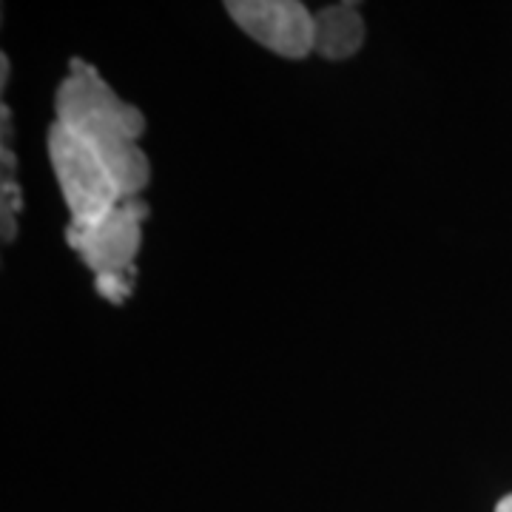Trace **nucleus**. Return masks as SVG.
I'll return each instance as SVG.
<instances>
[{
    "instance_id": "nucleus-6",
    "label": "nucleus",
    "mask_w": 512,
    "mask_h": 512,
    "mask_svg": "<svg viewBox=\"0 0 512 512\" xmlns=\"http://www.w3.org/2000/svg\"><path fill=\"white\" fill-rule=\"evenodd\" d=\"M92 143V140H89ZM100 146L111 177L123 200H143V191L151 183V160L140 143H94Z\"/></svg>"
},
{
    "instance_id": "nucleus-2",
    "label": "nucleus",
    "mask_w": 512,
    "mask_h": 512,
    "mask_svg": "<svg viewBox=\"0 0 512 512\" xmlns=\"http://www.w3.org/2000/svg\"><path fill=\"white\" fill-rule=\"evenodd\" d=\"M46 154L63 205L69 211V225H94L120 202H126L117 191L100 146L89 143L86 137L52 123L46 137Z\"/></svg>"
},
{
    "instance_id": "nucleus-4",
    "label": "nucleus",
    "mask_w": 512,
    "mask_h": 512,
    "mask_svg": "<svg viewBox=\"0 0 512 512\" xmlns=\"http://www.w3.org/2000/svg\"><path fill=\"white\" fill-rule=\"evenodd\" d=\"M228 18L256 46L285 60H302L313 55L316 12L299 0H228Z\"/></svg>"
},
{
    "instance_id": "nucleus-7",
    "label": "nucleus",
    "mask_w": 512,
    "mask_h": 512,
    "mask_svg": "<svg viewBox=\"0 0 512 512\" xmlns=\"http://www.w3.org/2000/svg\"><path fill=\"white\" fill-rule=\"evenodd\" d=\"M94 291L111 305H123L134 291V279H131V274H97L94 276Z\"/></svg>"
},
{
    "instance_id": "nucleus-3",
    "label": "nucleus",
    "mask_w": 512,
    "mask_h": 512,
    "mask_svg": "<svg viewBox=\"0 0 512 512\" xmlns=\"http://www.w3.org/2000/svg\"><path fill=\"white\" fill-rule=\"evenodd\" d=\"M146 217V202L126 200L94 225H86V228L66 225V239L94 276L134 274V262L143 248Z\"/></svg>"
},
{
    "instance_id": "nucleus-1",
    "label": "nucleus",
    "mask_w": 512,
    "mask_h": 512,
    "mask_svg": "<svg viewBox=\"0 0 512 512\" xmlns=\"http://www.w3.org/2000/svg\"><path fill=\"white\" fill-rule=\"evenodd\" d=\"M55 123L92 143H140L146 117L86 60H72L55 92Z\"/></svg>"
},
{
    "instance_id": "nucleus-5",
    "label": "nucleus",
    "mask_w": 512,
    "mask_h": 512,
    "mask_svg": "<svg viewBox=\"0 0 512 512\" xmlns=\"http://www.w3.org/2000/svg\"><path fill=\"white\" fill-rule=\"evenodd\" d=\"M367 40V26L359 6L333 3L316 12V40L313 55L325 60H350L362 52Z\"/></svg>"
},
{
    "instance_id": "nucleus-8",
    "label": "nucleus",
    "mask_w": 512,
    "mask_h": 512,
    "mask_svg": "<svg viewBox=\"0 0 512 512\" xmlns=\"http://www.w3.org/2000/svg\"><path fill=\"white\" fill-rule=\"evenodd\" d=\"M493 512H512V493L501 495V498L495 501Z\"/></svg>"
}]
</instances>
